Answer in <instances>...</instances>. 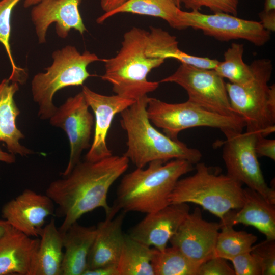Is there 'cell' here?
<instances>
[{"mask_svg": "<svg viewBox=\"0 0 275 275\" xmlns=\"http://www.w3.org/2000/svg\"><path fill=\"white\" fill-rule=\"evenodd\" d=\"M129 163L123 155H112L96 161H80L68 175L49 184L45 194L57 205L56 216L64 218L59 228L61 233L97 208H102L106 216L117 214L108 204L107 194Z\"/></svg>", "mask_w": 275, "mask_h": 275, "instance_id": "1", "label": "cell"}, {"mask_svg": "<svg viewBox=\"0 0 275 275\" xmlns=\"http://www.w3.org/2000/svg\"><path fill=\"white\" fill-rule=\"evenodd\" d=\"M148 164L123 177L112 206L117 212L121 210L149 214L163 208L170 204L178 180L193 170V164L183 159L155 160Z\"/></svg>", "mask_w": 275, "mask_h": 275, "instance_id": "2", "label": "cell"}, {"mask_svg": "<svg viewBox=\"0 0 275 275\" xmlns=\"http://www.w3.org/2000/svg\"><path fill=\"white\" fill-rule=\"evenodd\" d=\"M148 97L135 101L120 113L121 126L127 134V150L123 154L136 168H144L155 160L166 162L183 159L193 164L200 162L201 152L173 140L157 130L148 118L146 107Z\"/></svg>", "mask_w": 275, "mask_h": 275, "instance_id": "3", "label": "cell"}, {"mask_svg": "<svg viewBox=\"0 0 275 275\" xmlns=\"http://www.w3.org/2000/svg\"><path fill=\"white\" fill-rule=\"evenodd\" d=\"M148 33L143 29L132 27L124 34L116 56L102 61L105 71L100 76L101 79L112 85L116 94L134 101L158 88L159 82L149 81L147 76L165 61L146 55Z\"/></svg>", "mask_w": 275, "mask_h": 275, "instance_id": "4", "label": "cell"}, {"mask_svg": "<svg viewBox=\"0 0 275 275\" xmlns=\"http://www.w3.org/2000/svg\"><path fill=\"white\" fill-rule=\"evenodd\" d=\"M253 77L241 85L226 84L231 106L242 117L248 131L266 137L275 131V85L269 86L271 60L259 59L250 65Z\"/></svg>", "mask_w": 275, "mask_h": 275, "instance_id": "5", "label": "cell"}, {"mask_svg": "<svg viewBox=\"0 0 275 275\" xmlns=\"http://www.w3.org/2000/svg\"><path fill=\"white\" fill-rule=\"evenodd\" d=\"M196 172L180 178L170 197V204L199 205L220 220L243 204L242 184L227 174L217 173L204 163L196 164Z\"/></svg>", "mask_w": 275, "mask_h": 275, "instance_id": "6", "label": "cell"}, {"mask_svg": "<svg viewBox=\"0 0 275 275\" xmlns=\"http://www.w3.org/2000/svg\"><path fill=\"white\" fill-rule=\"evenodd\" d=\"M52 58V63L45 71L35 74L31 81L33 99L38 106V116L42 120H49L57 109L53 98L57 91L67 87L82 85L91 76L88 66L103 60L89 51L80 53L72 45L54 51Z\"/></svg>", "mask_w": 275, "mask_h": 275, "instance_id": "7", "label": "cell"}, {"mask_svg": "<svg viewBox=\"0 0 275 275\" xmlns=\"http://www.w3.org/2000/svg\"><path fill=\"white\" fill-rule=\"evenodd\" d=\"M146 111L151 123L162 129L166 135L173 140H178L181 131L193 127L216 128L223 133L242 132L245 127L244 120L240 116L215 114L188 100L183 103H169L148 97Z\"/></svg>", "mask_w": 275, "mask_h": 275, "instance_id": "8", "label": "cell"}, {"mask_svg": "<svg viewBox=\"0 0 275 275\" xmlns=\"http://www.w3.org/2000/svg\"><path fill=\"white\" fill-rule=\"evenodd\" d=\"M224 134L226 139L222 157L226 174L275 204L274 189L266 182L255 150L258 134L246 130L245 132L230 131Z\"/></svg>", "mask_w": 275, "mask_h": 275, "instance_id": "9", "label": "cell"}, {"mask_svg": "<svg viewBox=\"0 0 275 275\" xmlns=\"http://www.w3.org/2000/svg\"><path fill=\"white\" fill-rule=\"evenodd\" d=\"M159 82L179 85L187 92L188 101L206 110L223 116H239L231 106L226 83L214 69L181 63L172 74Z\"/></svg>", "mask_w": 275, "mask_h": 275, "instance_id": "10", "label": "cell"}, {"mask_svg": "<svg viewBox=\"0 0 275 275\" xmlns=\"http://www.w3.org/2000/svg\"><path fill=\"white\" fill-rule=\"evenodd\" d=\"M180 20L181 30L191 28L222 41L242 39L262 46L270 39V32L260 22L240 18L227 13L206 14L199 11L181 10Z\"/></svg>", "mask_w": 275, "mask_h": 275, "instance_id": "11", "label": "cell"}, {"mask_svg": "<svg viewBox=\"0 0 275 275\" xmlns=\"http://www.w3.org/2000/svg\"><path fill=\"white\" fill-rule=\"evenodd\" d=\"M82 92L68 97L49 118L50 124L64 130L70 144L68 163L62 177L68 175L80 161L84 150L91 146L90 140L94 117Z\"/></svg>", "mask_w": 275, "mask_h": 275, "instance_id": "12", "label": "cell"}, {"mask_svg": "<svg viewBox=\"0 0 275 275\" xmlns=\"http://www.w3.org/2000/svg\"><path fill=\"white\" fill-rule=\"evenodd\" d=\"M219 223L205 220L197 207L188 214L169 242L199 265L214 257Z\"/></svg>", "mask_w": 275, "mask_h": 275, "instance_id": "13", "label": "cell"}, {"mask_svg": "<svg viewBox=\"0 0 275 275\" xmlns=\"http://www.w3.org/2000/svg\"><path fill=\"white\" fill-rule=\"evenodd\" d=\"M53 204L46 194L25 189L4 205L2 215L15 229L28 236L37 237L46 218L54 212Z\"/></svg>", "mask_w": 275, "mask_h": 275, "instance_id": "14", "label": "cell"}, {"mask_svg": "<svg viewBox=\"0 0 275 275\" xmlns=\"http://www.w3.org/2000/svg\"><path fill=\"white\" fill-rule=\"evenodd\" d=\"M82 0H42L33 6L31 19L39 44L46 42L48 28L55 24L57 35L66 38L75 30L83 35L87 29L81 16L79 6Z\"/></svg>", "mask_w": 275, "mask_h": 275, "instance_id": "15", "label": "cell"}, {"mask_svg": "<svg viewBox=\"0 0 275 275\" xmlns=\"http://www.w3.org/2000/svg\"><path fill=\"white\" fill-rule=\"evenodd\" d=\"M95 116L93 140L85 160L96 161L111 156L106 138L114 117L131 106L135 101L118 95H105L94 92L86 86L81 90Z\"/></svg>", "mask_w": 275, "mask_h": 275, "instance_id": "16", "label": "cell"}, {"mask_svg": "<svg viewBox=\"0 0 275 275\" xmlns=\"http://www.w3.org/2000/svg\"><path fill=\"white\" fill-rule=\"evenodd\" d=\"M189 211L188 204H170L156 212L147 214L132 228L129 235L143 244L163 251Z\"/></svg>", "mask_w": 275, "mask_h": 275, "instance_id": "17", "label": "cell"}, {"mask_svg": "<svg viewBox=\"0 0 275 275\" xmlns=\"http://www.w3.org/2000/svg\"><path fill=\"white\" fill-rule=\"evenodd\" d=\"M39 243L12 227L0 243V275H35Z\"/></svg>", "mask_w": 275, "mask_h": 275, "instance_id": "18", "label": "cell"}, {"mask_svg": "<svg viewBox=\"0 0 275 275\" xmlns=\"http://www.w3.org/2000/svg\"><path fill=\"white\" fill-rule=\"evenodd\" d=\"M106 216L96 227V234L87 259V269L118 265L125 235L123 223L125 212Z\"/></svg>", "mask_w": 275, "mask_h": 275, "instance_id": "19", "label": "cell"}, {"mask_svg": "<svg viewBox=\"0 0 275 275\" xmlns=\"http://www.w3.org/2000/svg\"><path fill=\"white\" fill-rule=\"evenodd\" d=\"M243 204L237 212L229 211L220 220L221 224H243L254 227L266 239L275 240V204L266 200L257 191L243 188Z\"/></svg>", "mask_w": 275, "mask_h": 275, "instance_id": "20", "label": "cell"}, {"mask_svg": "<svg viewBox=\"0 0 275 275\" xmlns=\"http://www.w3.org/2000/svg\"><path fill=\"white\" fill-rule=\"evenodd\" d=\"M18 90L17 82L9 78L0 82V142L6 144L9 152L26 156L33 152L20 142L24 135L16 123L20 113L14 100Z\"/></svg>", "mask_w": 275, "mask_h": 275, "instance_id": "21", "label": "cell"}, {"mask_svg": "<svg viewBox=\"0 0 275 275\" xmlns=\"http://www.w3.org/2000/svg\"><path fill=\"white\" fill-rule=\"evenodd\" d=\"M96 232V227L81 226L76 222L63 234L62 275H83Z\"/></svg>", "mask_w": 275, "mask_h": 275, "instance_id": "22", "label": "cell"}, {"mask_svg": "<svg viewBox=\"0 0 275 275\" xmlns=\"http://www.w3.org/2000/svg\"><path fill=\"white\" fill-rule=\"evenodd\" d=\"M181 10L178 0H128L118 8L103 13L97 18L96 22L101 24L116 14L127 13L159 18L170 27L181 30Z\"/></svg>", "mask_w": 275, "mask_h": 275, "instance_id": "23", "label": "cell"}, {"mask_svg": "<svg viewBox=\"0 0 275 275\" xmlns=\"http://www.w3.org/2000/svg\"><path fill=\"white\" fill-rule=\"evenodd\" d=\"M40 237L35 275H62L63 234L53 218L44 226Z\"/></svg>", "mask_w": 275, "mask_h": 275, "instance_id": "24", "label": "cell"}, {"mask_svg": "<svg viewBox=\"0 0 275 275\" xmlns=\"http://www.w3.org/2000/svg\"><path fill=\"white\" fill-rule=\"evenodd\" d=\"M156 251L125 235L117 265L119 275H154L152 260Z\"/></svg>", "mask_w": 275, "mask_h": 275, "instance_id": "25", "label": "cell"}, {"mask_svg": "<svg viewBox=\"0 0 275 275\" xmlns=\"http://www.w3.org/2000/svg\"><path fill=\"white\" fill-rule=\"evenodd\" d=\"M257 239L252 233L235 230L233 226L230 225L221 224L214 257L230 261L239 254L250 252Z\"/></svg>", "mask_w": 275, "mask_h": 275, "instance_id": "26", "label": "cell"}, {"mask_svg": "<svg viewBox=\"0 0 275 275\" xmlns=\"http://www.w3.org/2000/svg\"><path fill=\"white\" fill-rule=\"evenodd\" d=\"M152 265L154 275H198L200 265L171 246L161 251L156 250Z\"/></svg>", "mask_w": 275, "mask_h": 275, "instance_id": "27", "label": "cell"}, {"mask_svg": "<svg viewBox=\"0 0 275 275\" xmlns=\"http://www.w3.org/2000/svg\"><path fill=\"white\" fill-rule=\"evenodd\" d=\"M243 52L242 44L232 43L224 52V61H219L214 70L232 84L241 85L250 81L253 77V72L250 65L243 60Z\"/></svg>", "mask_w": 275, "mask_h": 275, "instance_id": "28", "label": "cell"}, {"mask_svg": "<svg viewBox=\"0 0 275 275\" xmlns=\"http://www.w3.org/2000/svg\"><path fill=\"white\" fill-rule=\"evenodd\" d=\"M21 0H0V43L3 45L12 68L10 80L21 83L25 77L23 69L18 67L12 57L11 45V17L12 11Z\"/></svg>", "mask_w": 275, "mask_h": 275, "instance_id": "29", "label": "cell"}, {"mask_svg": "<svg viewBox=\"0 0 275 275\" xmlns=\"http://www.w3.org/2000/svg\"><path fill=\"white\" fill-rule=\"evenodd\" d=\"M148 33L146 54L149 57L175 59L181 50L176 37L167 31L155 27H150Z\"/></svg>", "mask_w": 275, "mask_h": 275, "instance_id": "30", "label": "cell"}, {"mask_svg": "<svg viewBox=\"0 0 275 275\" xmlns=\"http://www.w3.org/2000/svg\"><path fill=\"white\" fill-rule=\"evenodd\" d=\"M251 253L258 260L262 275L275 274V240L266 239L253 245Z\"/></svg>", "mask_w": 275, "mask_h": 275, "instance_id": "31", "label": "cell"}, {"mask_svg": "<svg viewBox=\"0 0 275 275\" xmlns=\"http://www.w3.org/2000/svg\"><path fill=\"white\" fill-rule=\"evenodd\" d=\"M181 3L191 11H199L201 7H206L214 13L224 12L236 16L239 0H180Z\"/></svg>", "mask_w": 275, "mask_h": 275, "instance_id": "32", "label": "cell"}, {"mask_svg": "<svg viewBox=\"0 0 275 275\" xmlns=\"http://www.w3.org/2000/svg\"><path fill=\"white\" fill-rule=\"evenodd\" d=\"M230 261L235 275H262L261 266L251 251L239 254Z\"/></svg>", "mask_w": 275, "mask_h": 275, "instance_id": "33", "label": "cell"}, {"mask_svg": "<svg viewBox=\"0 0 275 275\" xmlns=\"http://www.w3.org/2000/svg\"><path fill=\"white\" fill-rule=\"evenodd\" d=\"M198 275H235V273L227 260L213 257L200 264Z\"/></svg>", "mask_w": 275, "mask_h": 275, "instance_id": "34", "label": "cell"}, {"mask_svg": "<svg viewBox=\"0 0 275 275\" xmlns=\"http://www.w3.org/2000/svg\"><path fill=\"white\" fill-rule=\"evenodd\" d=\"M255 150L258 157L265 156L275 160V140L258 134Z\"/></svg>", "mask_w": 275, "mask_h": 275, "instance_id": "35", "label": "cell"}, {"mask_svg": "<svg viewBox=\"0 0 275 275\" xmlns=\"http://www.w3.org/2000/svg\"><path fill=\"white\" fill-rule=\"evenodd\" d=\"M263 27L267 31L274 32L275 31V10L268 12L263 11L259 14Z\"/></svg>", "mask_w": 275, "mask_h": 275, "instance_id": "36", "label": "cell"}, {"mask_svg": "<svg viewBox=\"0 0 275 275\" xmlns=\"http://www.w3.org/2000/svg\"><path fill=\"white\" fill-rule=\"evenodd\" d=\"M83 275H119L117 265L104 266L94 269H88Z\"/></svg>", "mask_w": 275, "mask_h": 275, "instance_id": "37", "label": "cell"}, {"mask_svg": "<svg viewBox=\"0 0 275 275\" xmlns=\"http://www.w3.org/2000/svg\"><path fill=\"white\" fill-rule=\"evenodd\" d=\"M128 0H100V6L104 13L111 12L122 6Z\"/></svg>", "mask_w": 275, "mask_h": 275, "instance_id": "38", "label": "cell"}, {"mask_svg": "<svg viewBox=\"0 0 275 275\" xmlns=\"http://www.w3.org/2000/svg\"><path fill=\"white\" fill-rule=\"evenodd\" d=\"M16 161L14 154L4 151L0 148V161L7 163H13Z\"/></svg>", "mask_w": 275, "mask_h": 275, "instance_id": "39", "label": "cell"}, {"mask_svg": "<svg viewBox=\"0 0 275 275\" xmlns=\"http://www.w3.org/2000/svg\"><path fill=\"white\" fill-rule=\"evenodd\" d=\"M12 228L7 221L0 219V241L4 238Z\"/></svg>", "mask_w": 275, "mask_h": 275, "instance_id": "40", "label": "cell"}, {"mask_svg": "<svg viewBox=\"0 0 275 275\" xmlns=\"http://www.w3.org/2000/svg\"><path fill=\"white\" fill-rule=\"evenodd\" d=\"M275 10V0H265L264 11Z\"/></svg>", "mask_w": 275, "mask_h": 275, "instance_id": "41", "label": "cell"}, {"mask_svg": "<svg viewBox=\"0 0 275 275\" xmlns=\"http://www.w3.org/2000/svg\"><path fill=\"white\" fill-rule=\"evenodd\" d=\"M42 0H24L23 6L25 8L34 6L38 4Z\"/></svg>", "mask_w": 275, "mask_h": 275, "instance_id": "42", "label": "cell"}, {"mask_svg": "<svg viewBox=\"0 0 275 275\" xmlns=\"http://www.w3.org/2000/svg\"><path fill=\"white\" fill-rule=\"evenodd\" d=\"M178 3H179V4L180 5V4H181V3H180V0H178Z\"/></svg>", "mask_w": 275, "mask_h": 275, "instance_id": "43", "label": "cell"}, {"mask_svg": "<svg viewBox=\"0 0 275 275\" xmlns=\"http://www.w3.org/2000/svg\"><path fill=\"white\" fill-rule=\"evenodd\" d=\"M2 240V239L0 241V243L1 242Z\"/></svg>", "mask_w": 275, "mask_h": 275, "instance_id": "44", "label": "cell"}]
</instances>
